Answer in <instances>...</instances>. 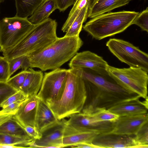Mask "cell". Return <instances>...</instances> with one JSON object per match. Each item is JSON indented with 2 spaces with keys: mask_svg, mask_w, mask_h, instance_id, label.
I'll use <instances>...</instances> for the list:
<instances>
[{
  "mask_svg": "<svg viewBox=\"0 0 148 148\" xmlns=\"http://www.w3.org/2000/svg\"><path fill=\"white\" fill-rule=\"evenodd\" d=\"M86 98V88L80 69L70 68L60 98L45 103L56 118L61 120L80 112Z\"/></svg>",
  "mask_w": 148,
  "mask_h": 148,
  "instance_id": "6da1fadb",
  "label": "cell"
},
{
  "mask_svg": "<svg viewBox=\"0 0 148 148\" xmlns=\"http://www.w3.org/2000/svg\"><path fill=\"white\" fill-rule=\"evenodd\" d=\"M83 44L79 36L58 37L40 52L27 56L30 68H38L42 71L60 68L73 57Z\"/></svg>",
  "mask_w": 148,
  "mask_h": 148,
  "instance_id": "7a4b0ae2",
  "label": "cell"
},
{
  "mask_svg": "<svg viewBox=\"0 0 148 148\" xmlns=\"http://www.w3.org/2000/svg\"><path fill=\"white\" fill-rule=\"evenodd\" d=\"M57 23L48 18L34 25L29 33L16 45L2 52L8 60L24 55L36 54L48 47L58 37L56 34Z\"/></svg>",
  "mask_w": 148,
  "mask_h": 148,
  "instance_id": "3957f363",
  "label": "cell"
},
{
  "mask_svg": "<svg viewBox=\"0 0 148 148\" xmlns=\"http://www.w3.org/2000/svg\"><path fill=\"white\" fill-rule=\"evenodd\" d=\"M139 13L127 11L107 12L92 18L83 28L93 38L101 40L124 31L132 25Z\"/></svg>",
  "mask_w": 148,
  "mask_h": 148,
  "instance_id": "277c9868",
  "label": "cell"
},
{
  "mask_svg": "<svg viewBox=\"0 0 148 148\" xmlns=\"http://www.w3.org/2000/svg\"><path fill=\"white\" fill-rule=\"evenodd\" d=\"M106 70L108 74L123 88L141 97L148 98V72L137 67L119 68L108 64Z\"/></svg>",
  "mask_w": 148,
  "mask_h": 148,
  "instance_id": "5b68a950",
  "label": "cell"
},
{
  "mask_svg": "<svg viewBox=\"0 0 148 148\" xmlns=\"http://www.w3.org/2000/svg\"><path fill=\"white\" fill-rule=\"evenodd\" d=\"M34 26L27 18L5 17L0 20V52L12 48L21 41Z\"/></svg>",
  "mask_w": 148,
  "mask_h": 148,
  "instance_id": "8992f818",
  "label": "cell"
},
{
  "mask_svg": "<svg viewBox=\"0 0 148 148\" xmlns=\"http://www.w3.org/2000/svg\"><path fill=\"white\" fill-rule=\"evenodd\" d=\"M106 46L119 60L130 67L140 68L148 72V55L130 42L115 38L110 39Z\"/></svg>",
  "mask_w": 148,
  "mask_h": 148,
  "instance_id": "52a82bcc",
  "label": "cell"
},
{
  "mask_svg": "<svg viewBox=\"0 0 148 148\" xmlns=\"http://www.w3.org/2000/svg\"><path fill=\"white\" fill-rule=\"evenodd\" d=\"M68 71L59 68L45 73L37 97L45 103L59 99L64 90Z\"/></svg>",
  "mask_w": 148,
  "mask_h": 148,
  "instance_id": "ba28073f",
  "label": "cell"
},
{
  "mask_svg": "<svg viewBox=\"0 0 148 148\" xmlns=\"http://www.w3.org/2000/svg\"><path fill=\"white\" fill-rule=\"evenodd\" d=\"M80 69L84 82L98 90L131 97L139 96L121 86L108 73H101L87 68Z\"/></svg>",
  "mask_w": 148,
  "mask_h": 148,
  "instance_id": "9c48e42d",
  "label": "cell"
},
{
  "mask_svg": "<svg viewBox=\"0 0 148 148\" xmlns=\"http://www.w3.org/2000/svg\"><path fill=\"white\" fill-rule=\"evenodd\" d=\"M108 63L103 58L89 51L78 53L71 59L69 64L70 69L87 68L101 73H108Z\"/></svg>",
  "mask_w": 148,
  "mask_h": 148,
  "instance_id": "30bf717a",
  "label": "cell"
},
{
  "mask_svg": "<svg viewBox=\"0 0 148 148\" xmlns=\"http://www.w3.org/2000/svg\"><path fill=\"white\" fill-rule=\"evenodd\" d=\"M148 122V113L119 116L114 122L110 133L123 135H135L140 128Z\"/></svg>",
  "mask_w": 148,
  "mask_h": 148,
  "instance_id": "8fae6325",
  "label": "cell"
},
{
  "mask_svg": "<svg viewBox=\"0 0 148 148\" xmlns=\"http://www.w3.org/2000/svg\"><path fill=\"white\" fill-rule=\"evenodd\" d=\"M99 134L84 127L65 124L63 137V147H72L80 143H92L94 138Z\"/></svg>",
  "mask_w": 148,
  "mask_h": 148,
  "instance_id": "7c38bea8",
  "label": "cell"
},
{
  "mask_svg": "<svg viewBox=\"0 0 148 148\" xmlns=\"http://www.w3.org/2000/svg\"><path fill=\"white\" fill-rule=\"evenodd\" d=\"M112 133L100 134L94 139L92 143L100 148H138L134 136Z\"/></svg>",
  "mask_w": 148,
  "mask_h": 148,
  "instance_id": "4fadbf2b",
  "label": "cell"
},
{
  "mask_svg": "<svg viewBox=\"0 0 148 148\" xmlns=\"http://www.w3.org/2000/svg\"><path fill=\"white\" fill-rule=\"evenodd\" d=\"M39 100L36 95L27 97L23 101L13 118L23 127L27 125L36 127V119Z\"/></svg>",
  "mask_w": 148,
  "mask_h": 148,
  "instance_id": "5bb4252c",
  "label": "cell"
},
{
  "mask_svg": "<svg viewBox=\"0 0 148 148\" xmlns=\"http://www.w3.org/2000/svg\"><path fill=\"white\" fill-rule=\"evenodd\" d=\"M65 120L66 124L84 127L99 134L110 133L113 129L114 122L108 121L96 122L89 116L81 112L73 114Z\"/></svg>",
  "mask_w": 148,
  "mask_h": 148,
  "instance_id": "9a60e30c",
  "label": "cell"
},
{
  "mask_svg": "<svg viewBox=\"0 0 148 148\" xmlns=\"http://www.w3.org/2000/svg\"><path fill=\"white\" fill-rule=\"evenodd\" d=\"M65 120H62L58 125L49 129L42 133V138L36 140L29 148L63 147V137Z\"/></svg>",
  "mask_w": 148,
  "mask_h": 148,
  "instance_id": "2e32d148",
  "label": "cell"
},
{
  "mask_svg": "<svg viewBox=\"0 0 148 148\" xmlns=\"http://www.w3.org/2000/svg\"><path fill=\"white\" fill-rule=\"evenodd\" d=\"M140 98L123 101L108 109L119 116L148 113V98L143 101H141L139 100Z\"/></svg>",
  "mask_w": 148,
  "mask_h": 148,
  "instance_id": "e0dca14e",
  "label": "cell"
},
{
  "mask_svg": "<svg viewBox=\"0 0 148 148\" xmlns=\"http://www.w3.org/2000/svg\"><path fill=\"white\" fill-rule=\"evenodd\" d=\"M58 120L45 102L39 99L36 119V125L42 134L59 124Z\"/></svg>",
  "mask_w": 148,
  "mask_h": 148,
  "instance_id": "ac0fdd59",
  "label": "cell"
},
{
  "mask_svg": "<svg viewBox=\"0 0 148 148\" xmlns=\"http://www.w3.org/2000/svg\"><path fill=\"white\" fill-rule=\"evenodd\" d=\"M131 0H92L89 7L88 18H92L127 4Z\"/></svg>",
  "mask_w": 148,
  "mask_h": 148,
  "instance_id": "d6986e66",
  "label": "cell"
},
{
  "mask_svg": "<svg viewBox=\"0 0 148 148\" xmlns=\"http://www.w3.org/2000/svg\"><path fill=\"white\" fill-rule=\"evenodd\" d=\"M28 70L27 74L20 90L28 97L37 95L40 88L44 74L42 71H35L32 68Z\"/></svg>",
  "mask_w": 148,
  "mask_h": 148,
  "instance_id": "ffe728a7",
  "label": "cell"
},
{
  "mask_svg": "<svg viewBox=\"0 0 148 148\" xmlns=\"http://www.w3.org/2000/svg\"><path fill=\"white\" fill-rule=\"evenodd\" d=\"M58 8L55 0H44L29 18L28 20L35 25L44 21Z\"/></svg>",
  "mask_w": 148,
  "mask_h": 148,
  "instance_id": "44dd1931",
  "label": "cell"
},
{
  "mask_svg": "<svg viewBox=\"0 0 148 148\" xmlns=\"http://www.w3.org/2000/svg\"><path fill=\"white\" fill-rule=\"evenodd\" d=\"M81 112L89 116L94 121L115 122L119 116L104 108H83Z\"/></svg>",
  "mask_w": 148,
  "mask_h": 148,
  "instance_id": "7402d4cb",
  "label": "cell"
},
{
  "mask_svg": "<svg viewBox=\"0 0 148 148\" xmlns=\"http://www.w3.org/2000/svg\"><path fill=\"white\" fill-rule=\"evenodd\" d=\"M44 0H15L16 13L15 16L27 18L32 15Z\"/></svg>",
  "mask_w": 148,
  "mask_h": 148,
  "instance_id": "603a6c76",
  "label": "cell"
},
{
  "mask_svg": "<svg viewBox=\"0 0 148 148\" xmlns=\"http://www.w3.org/2000/svg\"><path fill=\"white\" fill-rule=\"evenodd\" d=\"M0 133L22 137H32L27 133L24 127L13 117L0 126Z\"/></svg>",
  "mask_w": 148,
  "mask_h": 148,
  "instance_id": "cb8c5ba5",
  "label": "cell"
},
{
  "mask_svg": "<svg viewBox=\"0 0 148 148\" xmlns=\"http://www.w3.org/2000/svg\"><path fill=\"white\" fill-rule=\"evenodd\" d=\"M90 4L84 8L68 28L64 36L68 37L79 36L83 24L88 18V8Z\"/></svg>",
  "mask_w": 148,
  "mask_h": 148,
  "instance_id": "d4e9b609",
  "label": "cell"
},
{
  "mask_svg": "<svg viewBox=\"0 0 148 148\" xmlns=\"http://www.w3.org/2000/svg\"><path fill=\"white\" fill-rule=\"evenodd\" d=\"M36 140L32 137H22L0 133V144L29 147Z\"/></svg>",
  "mask_w": 148,
  "mask_h": 148,
  "instance_id": "484cf974",
  "label": "cell"
},
{
  "mask_svg": "<svg viewBox=\"0 0 148 148\" xmlns=\"http://www.w3.org/2000/svg\"><path fill=\"white\" fill-rule=\"evenodd\" d=\"M92 0H76L73 7L70 11L68 17L63 25L61 30L66 32L82 10L87 5L90 4Z\"/></svg>",
  "mask_w": 148,
  "mask_h": 148,
  "instance_id": "4316f807",
  "label": "cell"
},
{
  "mask_svg": "<svg viewBox=\"0 0 148 148\" xmlns=\"http://www.w3.org/2000/svg\"><path fill=\"white\" fill-rule=\"evenodd\" d=\"M9 67V77L18 70H27L30 68V63L27 55L18 56L8 60Z\"/></svg>",
  "mask_w": 148,
  "mask_h": 148,
  "instance_id": "83f0119b",
  "label": "cell"
},
{
  "mask_svg": "<svg viewBox=\"0 0 148 148\" xmlns=\"http://www.w3.org/2000/svg\"><path fill=\"white\" fill-rule=\"evenodd\" d=\"M139 148H148V122L144 124L134 136Z\"/></svg>",
  "mask_w": 148,
  "mask_h": 148,
  "instance_id": "f1b7e54d",
  "label": "cell"
},
{
  "mask_svg": "<svg viewBox=\"0 0 148 148\" xmlns=\"http://www.w3.org/2000/svg\"><path fill=\"white\" fill-rule=\"evenodd\" d=\"M28 70H22L21 71L10 77L6 82L14 89L20 90L27 74Z\"/></svg>",
  "mask_w": 148,
  "mask_h": 148,
  "instance_id": "f546056e",
  "label": "cell"
},
{
  "mask_svg": "<svg viewBox=\"0 0 148 148\" xmlns=\"http://www.w3.org/2000/svg\"><path fill=\"white\" fill-rule=\"evenodd\" d=\"M139 26L143 31L148 32V8L139 13L133 21L132 25Z\"/></svg>",
  "mask_w": 148,
  "mask_h": 148,
  "instance_id": "4dcf8cb0",
  "label": "cell"
},
{
  "mask_svg": "<svg viewBox=\"0 0 148 148\" xmlns=\"http://www.w3.org/2000/svg\"><path fill=\"white\" fill-rule=\"evenodd\" d=\"M18 91L6 82H0V106L8 97Z\"/></svg>",
  "mask_w": 148,
  "mask_h": 148,
  "instance_id": "1f68e13d",
  "label": "cell"
},
{
  "mask_svg": "<svg viewBox=\"0 0 148 148\" xmlns=\"http://www.w3.org/2000/svg\"><path fill=\"white\" fill-rule=\"evenodd\" d=\"M10 78L8 60L0 56V82H6Z\"/></svg>",
  "mask_w": 148,
  "mask_h": 148,
  "instance_id": "d6a6232c",
  "label": "cell"
},
{
  "mask_svg": "<svg viewBox=\"0 0 148 148\" xmlns=\"http://www.w3.org/2000/svg\"><path fill=\"white\" fill-rule=\"evenodd\" d=\"M28 97L21 91L18 90L3 102L0 106V107L4 108L8 105L18 101H23Z\"/></svg>",
  "mask_w": 148,
  "mask_h": 148,
  "instance_id": "836d02e7",
  "label": "cell"
},
{
  "mask_svg": "<svg viewBox=\"0 0 148 148\" xmlns=\"http://www.w3.org/2000/svg\"><path fill=\"white\" fill-rule=\"evenodd\" d=\"M23 101H18L7 106L0 110V115L12 114L14 115L17 112Z\"/></svg>",
  "mask_w": 148,
  "mask_h": 148,
  "instance_id": "e575fe53",
  "label": "cell"
},
{
  "mask_svg": "<svg viewBox=\"0 0 148 148\" xmlns=\"http://www.w3.org/2000/svg\"><path fill=\"white\" fill-rule=\"evenodd\" d=\"M24 128L27 133L35 140H39L42 138V134L36 127L27 125Z\"/></svg>",
  "mask_w": 148,
  "mask_h": 148,
  "instance_id": "d590c367",
  "label": "cell"
},
{
  "mask_svg": "<svg viewBox=\"0 0 148 148\" xmlns=\"http://www.w3.org/2000/svg\"><path fill=\"white\" fill-rule=\"evenodd\" d=\"M76 0H55L60 12H63L69 7L73 5Z\"/></svg>",
  "mask_w": 148,
  "mask_h": 148,
  "instance_id": "8d00e7d4",
  "label": "cell"
},
{
  "mask_svg": "<svg viewBox=\"0 0 148 148\" xmlns=\"http://www.w3.org/2000/svg\"><path fill=\"white\" fill-rule=\"evenodd\" d=\"M72 147L74 148H100V147L92 143H84L77 144Z\"/></svg>",
  "mask_w": 148,
  "mask_h": 148,
  "instance_id": "74e56055",
  "label": "cell"
},
{
  "mask_svg": "<svg viewBox=\"0 0 148 148\" xmlns=\"http://www.w3.org/2000/svg\"><path fill=\"white\" fill-rule=\"evenodd\" d=\"M13 116L12 114L0 115V126L6 121L12 118Z\"/></svg>",
  "mask_w": 148,
  "mask_h": 148,
  "instance_id": "f35d334b",
  "label": "cell"
},
{
  "mask_svg": "<svg viewBox=\"0 0 148 148\" xmlns=\"http://www.w3.org/2000/svg\"><path fill=\"white\" fill-rule=\"evenodd\" d=\"M18 148L22 147L13 145H5L0 144V148Z\"/></svg>",
  "mask_w": 148,
  "mask_h": 148,
  "instance_id": "ab89813d",
  "label": "cell"
},
{
  "mask_svg": "<svg viewBox=\"0 0 148 148\" xmlns=\"http://www.w3.org/2000/svg\"><path fill=\"white\" fill-rule=\"evenodd\" d=\"M4 0H0V5L1 3L4 2Z\"/></svg>",
  "mask_w": 148,
  "mask_h": 148,
  "instance_id": "60d3db41",
  "label": "cell"
},
{
  "mask_svg": "<svg viewBox=\"0 0 148 148\" xmlns=\"http://www.w3.org/2000/svg\"></svg>",
  "mask_w": 148,
  "mask_h": 148,
  "instance_id": "b9f144b4",
  "label": "cell"
}]
</instances>
